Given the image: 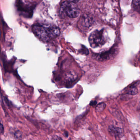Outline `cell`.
<instances>
[{
    "instance_id": "obj_6",
    "label": "cell",
    "mask_w": 140,
    "mask_h": 140,
    "mask_svg": "<svg viewBox=\"0 0 140 140\" xmlns=\"http://www.w3.org/2000/svg\"><path fill=\"white\" fill-rule=\"evenodd\" d=\"M82 23L84 27H90L93 24V20L91 17L89 16H83L82 19Z\"/></svg>"
},
{
    "instance_id": "obj_8",
    "label": "cell",
    "mask_w": 140,
    "mask_h": 140,
    "mask_svg": "<svg viewBox=\"0 0 140 140\" xmlns=\"http://www.w3.org/2000/svg\"><path fill=\"white\" fill-rule=\"evenodd\" d=\"M138 89L135 85H132L130 88L129 90H128L127 94L129 95H137L138 93Z\"/></svg>"
},
{
    "instance_id": "obj_1",
    "label": "cell",
    "mask_w": 140,
    "mask_h": 140,
    "mask_svg": "<svg viewBox=\"0 0 140 140\" xmlns=\"http://www.w3.org/2000/svg\"><path fill=\"white\" fill-rule=\"evenodd\" d=\"M33 31L37 36L43 41H49L60 35V29L53 25L36 23L32 27Z\"/></svg>"
},
{
    "instance_id": "obj_15",
    "label": "cell",
    "mask_w": 140,
    "mask_h": 140,
    "mask_svg": "<svg viewBox=\"0 0 140 140\" xmlns=\"http://www.w3.org/2000/svg\"><path fill=\"white\" fill-rule=\"evenodd\" d=\"M64 135L65 136V137H68V132L67 131H65L64 132Z\"/></svg>"
},
{
    "instance_id": "obj_16",
    "label": "cell",
    "mask_w": 140,
    "mask_h": 140,
    "mask_svg": "<svg viewBox=\"0 0 140 140\" xmlns=\"http://www.w3.org/2000/svg\"><path fill=\"white\" fill-rule=\"evenodd\" d=\"M137 110H138V111H140V103L137 107Z\"/></svg>"
},
{
    "instance_id": "obj_17",
    "label": "cell",
    "mask_w": 140,
    "mask_h": 140,
    "mask_svg": "<svg viewBox=\"0 0 140 140\" xmlns=\"http://www.w3.org/2000/svg\"><path fill=\"white\" fill-rule=\"evenodd\" d=\"M71 140V139H70V140Z\"/></svg>"
},
{
    "instance_id": "obj_9",
    "label": "cell",
    "mask_w": 140,
    "mask_h": 140,
    "mask_svg": "<svg viewBox=\"0 0 140 140\" xmlns=\"http://www.w3.org/2000/svg\"><path fill=\"white\" fill-rule=\"evenodd\" d=\"M106 104L104 103H101L98 104L95 108L96 111L98 112H102L105 109Z\"/></svg>"
},
{
    "instance_id": "obj_5",
    "label": "cell",
    "mask_w": 140,
    "mask_h": 140,
    "mask_svg": "<svg viewBox=\"0 0 140 140\" xmlns=\"http://www.w3.org/2000/svg\"><path fill=\"white\" fill-rule=\"evenodd\" d=\"M108 131L111 135L116 137H120L123 135V131L121 128L113 125L108 127Z\"/></svg>"
},
{
    "instance_id": "obj_12",
    "label": "cell",
    "mask_w": 140,
    "mask_h": 140,
    "mask_svg": "<svg viewBox=\"0 0 140 140\" xmlns=\"http://www.w3.org/2000/svg\"><path fill=\"white\" fill-rule=\"evenodd\" d=\"M0 134H3L5 132V130H4V127L2 124H0Z\"/></svg>"
},
{
    "instance_id": "obj_13",
    "label": "cell",
    "mask_w": 140,
    "mask_h": 140,
    "mask_svg": "<svg viewBox=\"0 0 140 140\" xmlns=\"http://www.w3.org/2000/svg\"><path fill=\"white\" fill-rule=\"evenodd\" d=\"M53 139L54 140H62V138L57 135H54L53 136Z\"/></svg>"
},
{
    "instance_id": "obj_14",
    "label": "cell",
    "mask_w": 140,
    "mask_h": 140,
    "mask_svg": "<svg viewBox=\"0 0 140 140\" xmlns=\"http://www.w3.org/2000/svg\"><path fill=\"white\" fill-rule=\"evenodd\" d=\"M97 104V101H92L90 103V105L91 106H95V105H96Z\"/></svg>"
},
{
    "instance_id": "obj_10",
    "label": "cell",
    "mask_w": 140,
    "mask_h": 140,
    "mask_svg": "<svg viewBox=\"0 0 140 140\" xmlns=\"http://www.w3.org/2000/svg\"><path fill=\"white\" fill-rule=\"evenodd\" d=\"M22 133L20 130H17L14 134V137L16 140H22Z\"/></svg>"
},
{
    "instance_id": "obj_11",
    "label": "cell",
    "mask_w": 140,
    "mask_h": 140,
    "mask_svg": "<svg viewBox=\"0 0 140 140\" xmlns=\"http://www.w3.org/2000/svg\"><path fill=\"white\" fill-rule=\"evenodd\" d=\"M79 52L83 55H87L89 54V51L86 47L83 46H82L80 50H79Z\"/></svg>"
},
{
    "instance_id": "obj_2",
    "label": "cell",
    "mask_w": 140,
    "mask_h": 140,
    "mask_svg": "<svg viewBox=\"0 0 140 140\" xmlns=\"http://www.w3.org/2000/svg\"><path fill=\"white\" fill-rule=\"evenodd\" d=\"M78 1H65L62 2L60 11L71 18L78 17L80 14V10L76 4Z\"/></svg>"
},
{
    "instance_id": "obj_4",
    "label": "cell",
    "mask_w": 140,
    "mask_h": 140,
    "mask_svg": "<svg viewBox=\"0 0 140 140\" xmlns=\"http://www.w3.org/2000/svg\"><path fill=\"white\" fill-rule=\"evenodd\" d=\"M117 53L114 48H112L108 51L103 52L97 55V59L99 61H103L109 60L113 57Z\"/></svg>"
},
{
    "instance_id": "obj_7",
    "label": "cell",
    "mask_w": 140,
    "mask_h": 140,
    "mask_svg": "<svg viewBox=\"0 0 140 140\" xmlns=\"http://www.w3.org/2000/svg\"><path fill=\"white\" fill-rule=\"evenodd\" d=\"M132 6L136 11L140 13V0H134L132 1Z\"/></svg>"
},
{
    "instance_id": "obj_3",
    "label": "cell",
    "mask_w": 140,
    "mask_h": 140,
    "mask_svg": "<svg viewBox=\"0 0 140 140\" xmlns=\"http://www.w3.org/2000/svg\"><path fill=\"white\" fill-rule=\"evenodd\" d=\"M89 43L90 46L93 48L100 47L104 45L106 42L104 36V30H95L89 36Z\"/></svg>"
}]
</instances>
